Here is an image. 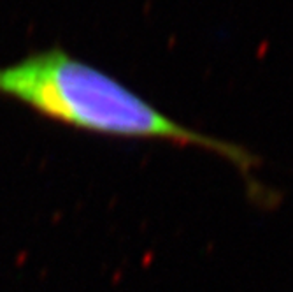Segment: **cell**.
I'll list each match as a JSON object with an SVG mask.
<instances>
[{"label":"cell","instance_id":"1","mask_svg":"<svg viewBox=\"0 0 293 292\" xmlns=\"http://www.w3.org/2000/svg\"><path fill=\"white\" fill-rule=\"evenodd\" d=\"M0 95L46 118L93 134L174 143L214 153L241 171L255 197L269 199L257 181L260 158L246 146L178 122L106 70L58 48L0 67Z\"/></svg>","mask_w":293,"mask_h":292}]
</instances>
